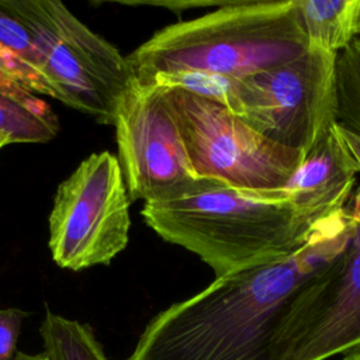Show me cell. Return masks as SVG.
<instances>
[{
    "label": "cell",
    "instance_id": "1",
    "mask_svg": "<svg viewBox=\"0 0 360 360\" xmlns=\"http://www.w3.org/2000/svg\"><path fill=\"white\" fill-rule=\"evenodd\" d=\"M352 231L346 204L290 256L215 278L160 311L127 360H271L292 302L345 250Z\"/></svg>",
    "mask_w": 360,
    "mask_h": 360
},
{
    "label": "cell",
    "instance_id": "2",
    "mask_svg": "<svg viewBox=\"0 0 360 360\" xmlns=\"http://www.w3.org/2000/svg\"><path fill=\"white\" fill-rule=\"evenodd\" d=\"M141 214L163 240L208 264L215 278L290 256L319 222L301 212L283 188L252 191L202 177L146 201Z\"/></svg>",
    "mask_w": 360,
    "mask_h": 360
},
{
    "label": "cell",
    "instance_id": "3",
    "mask_svg": "<svg viewBox=\"0 0 360 360\" xmlns=\"http://www.w3.org/2000/svg\"><path fill=\"white\" fill-rule=\"evenodd\" d=\"M307 49L295 0L226 1L211 13L163 27L127 60L139 83L180 70L239 79Z\"/></svg>",
    "mask_w": 360,
    "mask_h": 360
},
{
    "label": "cell",
    "instance_id": "4",
    "mask_svg": "<svg viewBox=\"0 0 360 360\" xmlns=\"http://www.w3.org/2000/svg\"><path fill=\"white\" fill-rule=\"evenodd\" d=\"M27 24L42 58L52 97L112 125L134 80L120 51L58 0H6Z\"/></svg>",
    "mask_w": 360,
    "mask_h": 360
},
{
    "label": "cell",
    "instance_id": "5",
    "mask_svg": "<svg viewBox=\"0 0 360 360\" xmlns=\"http://www.w3.org/2000/svg\"><path fill=\"white\" fill-rule=\"evenodd\" d=\"M338 53L311 48L236 79L229 111L263 136L307 155L338 121Z\"/></svg>",
    "mask_w": 360,
    "mask_h": 360
},
{
    "label": "cell",
    "instance_id": "6",
    "mask_svg": "<svg viewBox=\"0 0 360 360\" xmlns=\"http://www.w3.org/2000/svg\"><path fill=\"white\" fill-rule=\"evenodd\" d=\"M167 97L197 177L242 190H280L305 156L263 136L214 100L181 89H167Z\"/></svg>",
    "mask_w": 360,
    "mask_h": 360
},
{
    "label": "cell",
    "instance_id": "7",
    "mask_svg": "<svg viewBox=\"0 0 360 360\" xmlns=\"http://www.w3.org/2000/svg\"><path fill=\"white\" fill-rule=\"evenodd\" d=\"M129 204L115 155L83 159L56 188L49 214L53 262L73 271L110 264L129 240Z\"/></svg>",
    "mask_w": 360,
    "mask_h": 360
},
{
    "label": "cell",
    "instance_id": "8",
    "mask_svg": "<svg viewBox=\"0 0 360 360\" xmlns=\"http://www.w3.org/2000/svg\"><path fill=\"white\" fill-rule=\"evenodd\" d=\"M347 208L352 238L292 302L271 360H325L360 349V190Z\"/></svg>",
    "mask_w": 360,
    "mask_h": 360
},
{
    "label": "cell",
    "instance_id": "9",
    "mask_svg": "<svg viewBox=\"0 0 360 360\" xmlns=\"http://www.w3.org/2000/svg\"><path fill=\"white\" fill-rule=\"evenodd\" d=\"M112 125L131 201L159 200L200 179L188 162L166 87L134 79Z\"/></svg>",
    "mask_w": 360,
    "mask_h": 360
},
{
    "label": "cell",
    "instance_id": "10",
    "mask_svg": "<svg viewBox=\"0 0 360 360\" xmlns=\"http://www.w3.org/2000/svg\"><path fill=\"white\" fill-rule=\"evenodd\" d=\"M359 167L332 128L304 156L283 190L291 202L315 222L345 208Z\"/></svg>",
    "mask_w": 360,
    "mask_h": 360
},
{
    "label": "cell",
    "instance_id": "11",
    "mask_svg": "<svg viewBox=\"0 0 360 360\" xmlns=\"http://www.w3.org/2000/svg\"><path fill=\"white\" fill-rule=\"evenodd\" d=\"M308 46L339 53L357 37L360 0H295Z\"/></svg>",
    "mask_w": 360,
    "mask_h": 360
},
{
    "label": "cell",
    "instance_id": "12",
    "mask_svg": "<svg viewBox=\"0 0 360 360\" xmlns=\"http://www.w3.org/2000/svg\"><path fill=\"white\" fill-rule=\"evenodd\" d=\"M59 132L52 107L21 87L0 83V134L10 143H44Z\"/></svg>",
    "mask_w": 360,
    "mask_h": 360
},
{
    "label": "cell",
    "instance_id": "13",
    "mask_svg": "<svg viewBox=\"0 0 360 360\" xmlns=\"http://www.w3.org/2000/svg\"><path fill=\"white\" fill-rule=\"evenodd\" d=\"M49 360H108L90 325L46 309L39 326Z\"/></svg>",
    "mask_w": 360,
    "mask_h": 360
},
{
    "label": "cell",
    "instance_id": "14",
    "mask_svg": "<svg viewBox=\"0 0 360 360\" xmlns=\"http://www.w3.org/2000/svg\"><path fill=\"white\" fill-rule=\"evenodd\" d=\"M0 48L14 60L34 94L52 97V90L42 72V58L35 38L6 0H0Z\"/></svg>",
    "mask_w": 360,
    "mask_h": 360
},
{
    "label": "cell",
    "instance_id": "15",
    "mask_svg": "<svg viewBox=\"0 0 360 360\" xmlns=\"http://www.w3.org/2000/svg\"><path fill=\"white\" fill-rule=\"evenodd\" d=\"M338 121L360 135V37L336 58Z\"/></svg>",
    "mask_w": 360,
    "mask_h": 360
},
{
    "label": "cell",
    "instance_id": "16",
    "mask_svg": "<svg viewBox=\"0 0 360 360\" xmlns=\"http://www.w3.org/2000/svg\"><path fill=\"white\" fill-rule=\"evenodd\" d=\"M28 315L20 308H0V360H14L22 322Z\"/></svg>",
    "mask_w": 360,
    "mask_h": 360
},
{
    "label": "cell",
    "instance_id": "17",
    "mask_svg": "<svg viewBox=\"0 0 360 360\" xmlns=\"http://www.w3.org/2000/svg\"><path fill=\"white\" fill-rule=\"evenodd\" d=\"M0 83L17 86V87H21V89L32 93L27 79L18 70V68L15 66V63L10 58V55L1 48H0Z\"/></svg>",
    "mask_w": 360,
    "mask_h": 360
},
{
    "label": "cell",
    "instance_id": "18",
    "mask_svg": "<svg viewBox=\"0 0 360 360\" xmlns=\"http://www.w3.org/2000/svg\"><path fill=\"white\" fill-rule=\"evenodd\" d=\"M333 129L338 134V136L342 139V142L346 145L347 150L353 156V159L359 167V172H360V135L339 122L333 124Z\"/></svg>",
    "mask_w": 360,
    "mask_h": 360
},
{
    "label": "cell",
    "instance_id": "19",
    "mask_svg": "<svg viewBox=\"0 0 360 360\" xmlns=\"http://www.w3.org/2000/svg\"><path fill=\"white\" fill-rule=\"evenodd\" d=\"M14 360H49L45 352L41 353H35V354H30V353H24V352H17Z\"/></svg>",
    "mask_w": 360,
    "mask_h": 360
},
{
    "label": "cell",
    "instance_id": "20",
    "mask_svg": "<svg viewBox=\"0 0 360 360\" xmlns=\"http://www.w3.org/2000/svg\"><path fill=\"white\" fill-rule=\"evenodd\" d=\"M340 360H360V349L345 353V356Z\"/></svg>",
    "mask_w": 360,
    "mask_h": 360
},
{
    "label": "cell",
    "instance_id": "21",
    "mask_svg": "<svg viewBox=\"0 0 360 360\" xmlns=\"http://www.w3.org/2000/svg\"><path fill=\"white\" fill-rule=\"evenodd\" d=\"M7 145H10V139H8L6 135L0 134V150H1L4 146H7Z\"/></svg>",
    "mask_w": 360,
    "mask_h": 360
},
{
    "label": "cell",
    "instance_id": "22",
    "mask_svg": "<svg viewBox=\"0 0 360 360\" xmlns=\"http://www.w3.org/2000/svg\"><path fill=\"white\" fill-rule=\"evenodd\" d=\"M357 37H360V15H359V21H357Z\"/></svg>",
    "mask_w": 360,
    "mask_h": 360
}]
</instances>
